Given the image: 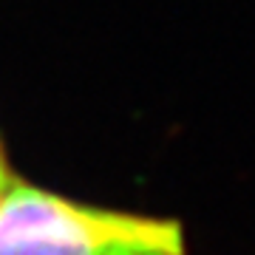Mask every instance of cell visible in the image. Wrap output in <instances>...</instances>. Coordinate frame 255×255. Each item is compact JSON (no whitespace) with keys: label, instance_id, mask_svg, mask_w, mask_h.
Listing matches in <instances>:
<instances>
[{"label":"cell","instance_id":"1","mask_svg":"<svg viewBox=\"0 0 255 255\" xmlns=\"http://www.w3.org/2000/svg\"><path fill=\"white\" fill-rule=\"evenodd\" d=\"M0 255H187L176 219L74 201L11 179L0 193Z\"/></svg>","mask_w":255,"mask_h":255},{"label":"cell","instance_id":"2","mask_svg":"<svg viewBox=\"0 0 255 255\" xmlns=\"http://www.w3.org/2000/svg\"><path fill=\"white\" fill-rule=\"evenodd\" d=\"M11 179H14V173H11L9 159H6V153H3V145H0V193H3V190L11 184Z\"/></svg>","mask_w":255,"mask_h":255}]
</instances>
